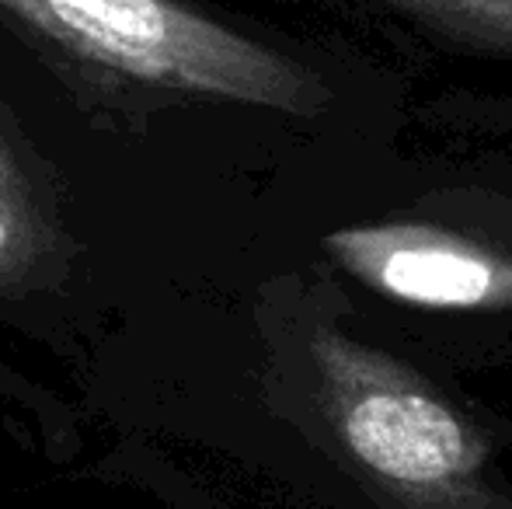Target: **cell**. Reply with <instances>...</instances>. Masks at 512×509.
Listing matches in <instances>:
<instances>
[{"instance_id": "3", "label": "cell", "mask_w": 512, "mask_h": 509, "mask_svg": "<svg viewBox=\"0 0 512 509\" xmlns=\"http://www.w3.org/2000/svg\"><path fill=\"white\" fill-rule=\"evenodd\" d=\"M345 269L391 297L425 307L512 304V258L425 224L349 227L328 238Z\"/></svg>"}, {"instance_id": "5", "label": "cell", "mask_w": 512, "mask_h": 509, "mask_svg": "<svg viewBox=\"0 0 512 509\" xmlns=\"http://www.w3.org/2000/svg\"><path fill=\"white\" fill-rule=\"evenodd\" d=\"M42 248H46V227H42L39 206L21 175L18 157L11 154L0 133V283L14 279L28 262H35Z\"/></svg>"}, {"instance_id": "4", "label": "cell", "mask_w": 512, "mask_h": 509, "mask_svg": "<svg viewBox=\"0 0 512 509\" xmlns=\"http://www.w3.org/2000/svg\"><path fill=\"white\" fill-rule=\"evenodd\" d=\"M384 4L446 42L512 53V0H384Z\"/></svg>"}, {"instance_id": "2", "label": "cell", "mask_w": 512, "mask_h": 509, "mask_svg": "<svg viewBox=\"0 0 512 509\" xmlns=\"http://www.w3.org/2000/svg\"><path fill=\"white\" fill-rule=\"evenodd\" d=\"M310 353L331 426L366 478L408 509H495L485 440L408 367L335 328H317Z\"/></svg>"}, {"instance_id": "1", "label": "cell", "mask_w": 512, "mask_h": 509, "mask_svg": "<svg viewBox=\"0 0 512 509\" xmlns=\"http://www.w3.org/2000/svg\"><path fill=\"white\" fill-rule=\"evenodd\" d=\"M11 18L77 60L185 95L310 116L328 88L304 63L182 0H0Z\"/></svg>"}]
</instances>
